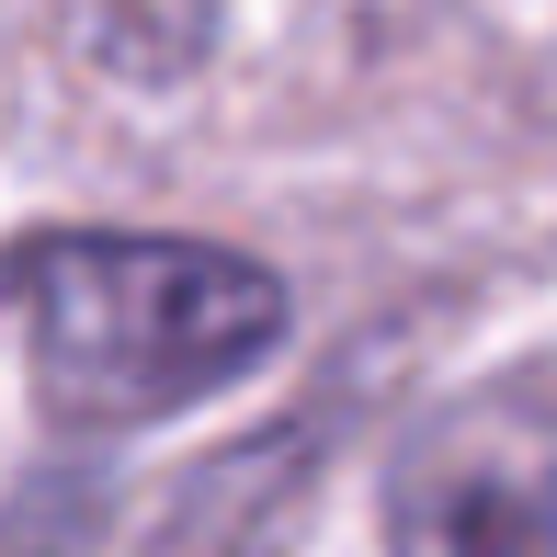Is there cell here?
Instances as JSON below:
<instances>
[{
    "instance_id": "6da1fadb",
    "label": "cell",
    "mask_w": 557,
    "mask_h": 557,
    "mask_svg": "<svg viewBox=\"0 0 557 557\" xmlns=\"http://www.w3.org/2000/svg\"><path fill=\"white\" fill-rule=\"evenodd\" d=\"M0 273L23 296V331H35L46 410L91 421V433L194 410L285 342V285L250 250H206V239L46 227Z\"/></svg>"
}]
</instances>
